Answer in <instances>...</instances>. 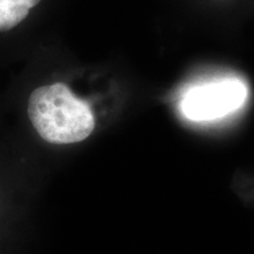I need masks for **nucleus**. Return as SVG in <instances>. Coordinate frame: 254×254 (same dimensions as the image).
<instances>
[{
    "instance_id": "f257e3e1",
    "label": "nucleus",
    "mask_w": 254,
    "mask_h": 254,
    "mask_svg": "<svg viewBox=\"0 0 254 254\" xmlns=\"http://www.w3.org/2000/svg\"><path fill=\"white\" fill-rule=\"evenodd\" d=\"M27 114L41 138L57 145L85 140L95 127L93 111L62 82L38 87L28 99Z\"/></svg>"
},
{
    "instance_id": "f03ea898",
    "label": "nucleus",
    "mask_w": 254,
    "mask_h": 254,
    "mask_svg": "<svg viewBox=\"0 0 254 254\" xmlns=\"http://www.w3.org/2000/svg\"><path fill=\"white\" fill-rule=\"evenodd\" d=\"M247 87L237 78H224L190 88L184 95L180 109L192 122L220 119L245 104Z\"/></svg>"
},
{
    "instance_id": "7ed1b4c3",
    "label": "nucleus",
    "mask_w": 254,
    "mask_h": 254,
    "mask_svg": "<svg viewBox=\"0 0 254 254\" xmlns=\"http://www.w3.org/2000/svg\"><path fill=\"white\" fill-rule=\"evenodd\" d=\"M30 7L20 0H0V32L8 31L27 17Z\"/></svg>"
},
{
    "instance_id": "20e7f679",
    "label": "nucleus",
    "mask_w": 254,
    "mask_h": 254,
    "mask_svg": "<svg viewBox=\"0 0 254 254\" xmlns=\"http://www.w3.org/2000/svg\"><path fill=\"white\" fill-rule=\"evenodd\" d=\"M21 2H24L25 5L27 6V7H33V6H36V5H38L39 4V1L40 0H20Z\"/></svg>"
}]
</instances>
